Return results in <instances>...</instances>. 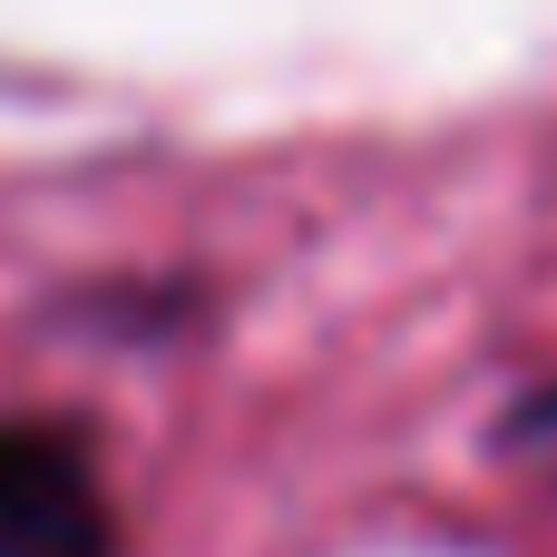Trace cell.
<instances>
[{
  "label": "cell",
  "instance_id": "6da1fadb",
  "mask_svg": "<svg viewBox=\"0 0 557 557\" xmlns=\"http://www.w3.org/2000/svg\"><path fill=\"white\" fill-rule=\"evenodd\" d=\"M0 557H117V499L69 421H0Z\"/></svg>",
  "mask_w": 557,
  "mask_h": 557
},
{
  "label": "cell",
  "instance_id": "7a4b0ae2",
  "mask_svg": "<svg viewBox=\"0 0 557 557\" xmlns=\"http://www.w3.org/2000/svg\"><path fill=\"white\" fill-rule=\"evenodd\" d=\"M509 450H529V460H557V372L539 392H519V411H509V431H499Z\"/></svg>",
  "mask_w": 557,
  "mask_h": 557
}]
</instances>
